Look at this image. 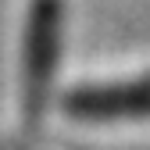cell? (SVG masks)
<instances>
[{
    "instance_id": "obj_1",
    "label": "cell",
    "mask_w": 150,
    "mask_h": 150,
    "mask_svg": "<svg viewBox=\"0 0 150 150\" xmlns=\"http://www.w3.org/2000/svg\"><path fill=\"white\" fill-rule=\"evenodd\" d=\"M61 0H32L29 11V32H25V118L36 122L43 115L50 75L57 68L61 54Z\"/></svg>"
},
{
    "instance_id": "obj_2",
    "label": "cell",
    "mask_w": 150,
    "mask_h": 150,
    "mask_svg": "<svg viewBox=\"0 0 150 150\" xmlns=\"http://www.w3.org/2000/svg\"><path fill=\"white\" fill-rule=\"evenodd\" d=\"M64 111L82 122H129L150 115V82L93 86L64 97Z\"/></svg>"
}]
</instances>
